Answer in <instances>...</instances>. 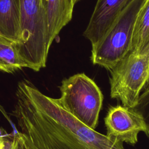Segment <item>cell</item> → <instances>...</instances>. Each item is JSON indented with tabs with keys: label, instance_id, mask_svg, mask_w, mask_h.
<instances>
[{
	"label": "cell",
	"instance_id": "6da1fadb",
	"mask_svg": "<svg viewBox=\"0 0 149 149\" xmlns=\"http://www.w3.org/2000/svg\"><path fill=\"white\" fill-rule=\"evenodd\" d=\"M12 115L16 137L24 149H125L65 110L26 79L18 83Z\"/></svg>",
	"mask_w": 149,
	"mask_h": 149
},
{
	"label": "cell",
	"instance_id": "7a4b0ae2",
	"mask_svg": "<svg viewBox=\"0 0 149 149\" xmlns=\"http://www.w3.org/2000/svg\"><path fill=\"white\" fill-rule=\"evenodd\" d=\"M20 1V34L16 48L26 68L38 72L46 66L50 48L45 9L42 0Z\"/></svg>",
	"mask_w": 149,
	"mask_h": 149
},
{
	"label": "cell",
	"instance_id": "3957f363",
	"mask_svg": "<svg viewBox=\"0 0 149 149\" xmlns=\"http://www.w3.org/2000/svg\"><path fill=\"white\" fill-rule=\"evenodd\" d=\"M58 103L87 127L95 130L102 108L103 95L97 84L85 73L65 78L59 87Z\"/></svg>",
	"mask_w": 149,
	"mask_h": 149
},
{
	"label": "cell",
	"instance_id": "277c9868",
	"mask_svg": "<svg viewBox=\"0 0 149 149\" xmlns=\"http://www.w3.org/2000/svg\"><path fill=\"white\" fill-rule=\"evenodd\" d=\"M147 0H132L122 10L104 38L91 46L94 65L111 70L131 48L136 17Z\"/></svg>",
	"mask_w": 149,
	"mask_h": 149
},
{
	"label": "cell",
	"instance_id": "5b68a950",
	"mask_svg": "<svg viewBox=\"0 0 149 149\" xmlns=\"http://www.w3.org/2000/svg\"><path fill=\"white\" fill-rule=\"evenodd\" d=\"M110 72L111 98L133 108L149 83V43L140 50L130 51Z\"/></svg>",
	"mask_w": 149,
	"mask_h": 149
},
{
	"label": "cell",
	"instance_id": "8992f818",
	"mask_svg": "<svg viewBox=\"0 0 149 149\" xmlns=\"http://www.w3.org/2000/svg\"><path fill=\"white\" fill-rule=\"evenodd\" d=\"M104 123L106 136L116 143L134 146L138 141L139 133H147L143 117L133 108L123 105L110 107L104 118Z\"/></svg>",
	"mask_w": 149,
	"mask_h": 149
},
{
	"label": "cell",
	"instance_id": "52a82bcc",
	"mask_svg": "<svg viewBox=\"0 0 149 149\" xmlns=\"http://www.w3.org/2000/svg\"><path fill=\"white\" fill-rule=\"evenodd\" d=\"M132 0H97L83 36L91 46L106 35L122 10Z\"/></svg>",
	"mask_w": 149,
	"mask_h": 149
},
{
	"label": "cell",
	"instance_id": "ba28073f",
	"mask_svg": "<svg viewBox=\"0 0 149 149\" xmlns=\"http://www.w3.org/2000/svg\"><path fill=\"white\" fill-rule=\"evenodd\" d=\"M48 27V42L51 46L62 29L72 19L74 0H42Z\"/></svg>",
	"mask_w": 149,
	"mask_h": 149
},
{
	"label": "cell",
	"instance_id": "9c48e42d",
	"mask_svg": "<svg viewBox=\"0 0 149 149\" xmlns=\"http://www.w3.org/2000/svg\"><path fill=\"white\" fill-rule=\"evenodd\" d=\"M20 0H0V34L17 42L20 34Z\"/></svg>",
	"mask_w": 149,
	"mask_h": 149
},
{
	"label": "cell",
	"instance_id": "30bf717a",
	"mask_svg": "<svg viewBox=\"0 0 149 149\" xmlns=\"http://www.w3.org/2000/svg\"><path fill=\"white\" fill-rule=\"evenodd\" d=\"M26 68L16 48V42L0 34V72L13 73Z\"/></svg>",
	"mask_w": 149,
	"mask_h": 149
},
{
	"label": "cell",
	"instance_id": "8fae6325",
	"mask_svg": "<svg viewBox=\"0 0 149 149\" xmlns=\"http://www.w3.org/2000/svg\"><path fill=\"white\" fill-rule=\"evenodd\" d=\"M148 43L149 0H147L139 11L136 17L130 51L140 50Z\"/></svg>",
	"mask_w": 149,
	"mask_h": 149
},
{
	"label": "cell",
	"instance_id": "7c38bea8",
	"mask_svg": "<svg viewBox=\"0 0 149 149\" xmlns=\"http://www.w3.org/2000/svg\"><path fill=\"white\" fill-rule=\"evenodd\" d=\"M0 111H1V112L3 114V115L5 117V118L7 119V120L10 123V124L12 125V126H13V125H12V122H11V120H10V118H9V117L8 116V115H7V113L6 112V111H5V110L4 109V108L0 105Z\"/></svg>",
	"mask_w": 149,
	"mask_h": 149
},
{
	"label": "cell",
	"instance_id": "4fadbf2b",
	"mask_svg": "<svg viewBox=\"0 0 149 149\" xmlns=\"http://www.w3.org/2000/svg\"><path fill=\"white\" fill-rule=\"evenodd\" d=\"M19 149H24V148H23L20 146V148H19Z\"/></svg>",
	"mask_w": 149,
	"mask_h": 149
},
{
	"label": "cell",
	"instance_id": "5bb4252c",
	"mask_svg": "<svg viewBox=\"0 0 149 149\" xmlns=\"http://www.w3.org/2000/svg\"><path fill=\"white\" fill-rule=\"evenodd\" d=\"M77 1H78V0H74V1H75V2H77Z\"/></svg>",
	"mask_w": 149,
	"mask_h": 149
},
{
	"label": "cell",
	"instance_id": "9a60e30c",
	"mask_svg": "<svg viewBox=\"0 0 149 149\" xmlns=\"http://www.w3.org/2000/svg\"><path fill=\"white\" fill-rule=\"evenodd\" d=\"M0 139H1V136H0Z\"/></svg>",
	"mask_w": 149,
	"mask_h": 149
}]
</instances>
